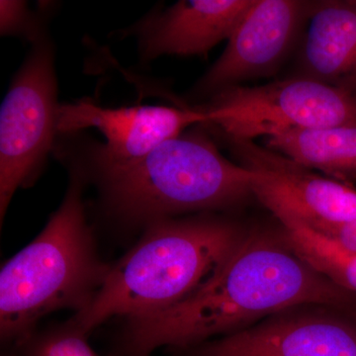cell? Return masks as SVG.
Listing matches in <instances>:
<instances>
[{
  "instance_id": "obj_1",
  "label": "cell",
  "mask_w": 356,
  "mask_h": 356,
  "mask_svg": "<svg viewBox=\"0 0 356 356\" xmlns=\"http://www.w3.org/2000/svg\"><path fill=\"white\" fill-rule=\"evenodd\" d=\"M355 304V294L334 284L294 252L283 229H255L189 298L153 315L128 318L119 350L121 356H149L163 346L178 353L295 307L346 309Z\"/></svg>"
},
{
  "instance_id": "obj_2",
  "label": "cell",
  "mask_w": 356,
  "mask_h": 356,
  "mask_svg": "<svg viewBox=\"0 0 356 356\" xmlns=\"http://www.w3.org/2000/svg\"><path fill=\"white\" fill-rule=\"evenodd\" d=\"M60 137L56 154L95 180L106 211L121 221L147 225L192 211L222 209L254 195L257 173L225 158L201 131L180 134L129 161L105 158L74 134Z\"/></svg>"
},
{
  "instance_id": "obj_3",
  "label": "cell",
  "mask_w": 356,
  "mask_h": 356,
  "mask_svg": "<svg viewBox=\"0 0 356 356\" xmlns=\"http://www.w3.org/2000/svg\"><path fill=\"white\" fill-rule=\"evenodd\" d=\"M146 226L90 305L70 321L83 334L113 317H144L181 303L218 273L245 235L236 222L209 215Z\"/></svg>"
},
{
  "instance_id": "obj_4",
  "label": "cell",
  "mask_w": 356,
  "mask_h": 356,
  "mask_svg": "<svg viewBox=\"0 0 356 356\" xmlns=\"http://www.w3.org/2000/svg\"><path fill=\"white\" fill-rule=\"evenodd\" d=\"M64 201L39 236L2 266L0 337L18 346L51 312L90 305L111 266L100 261L86 220L83 175L70 165Z\"/></svg>"
},
{
  "instance_id": "obj_5",
  "label": "cell",
  "mask_w": 356,
  "mask_h": 356,
  "mask_svg": "<svg viewBox=\"0 0 356 356\" xmlns=\"http://www.w3.org/2000/svg\"><path fill=\"white\" fill-rule=\"evenodd\" d=\"M201 108L222 138L254 140L293 129L356 126L353 93L300 76L220 91Z\"/></svg>"
},
{
  "instance_id": "obj_6",
  "label": "cell",
  "mask_w": 356,
  "mask_h": 356,
  "mask_svg": "<svg viewBox=\"0 0 356 356\" xmlns=\"http://www.w3.org/2000/svg\"><path fill=\"white\" fill-rule=\"evenodd\" d=\"M53 44L44 33L14 76L0 109V219L15 192L34 184L54 151L57 79Z\"/></svg>"
},
{
  "instance_id": "obj_7",
  "label": "cell",
  "mask_w": 356,
  "mask_h": 356,
  "mask_svg": "<svg viewBox=\"0 0 356 356\" xmlns=\"http://www.w3.org/2000/svg\"><path fill=\"white\" fill-rule=\"evenodd\" d=\"M311 6L312 2L298 0H254L194 93L213 96L275 72L309 17Z\"/></svg>"
},
{
  "instance_id": "obj_8",
  "label": "cell",
  "mask_w": 356,
  "mask_h": 356,
  "mask_svg": "<svg viewBox=\"0 0 356 356\" xmlns=\"http://www.w3.org/2000/svg\"><path fill=\"white\" fill-rule=\"evenodd\" d=\"M313 306L280 312L177 356H356L355 323Z\"/></svg>"
},
{
  "instance_id": "obj_9",
  "label": "cell",
  "mask_w": 356,
  "mask_h": 356,
  "mask_svg": "<svg viewBox=\"0 0 356 356\" xmlns=\"http://www.w3.org/2000/svg\"><path fill=\"white\" fill-rule=\"evenodd\" d=\"M201 107L133 106L104 108L88 99L58 104V136L88 128L102 132L106 143L89 140L96 152L115 161L142 158L165 140L195 124L207 123Z\"/></svg>"
},
{
  "instance_id": "obj_10",
  "label": "cell",
  "mask_w": 356,
  "mask_h": 356,
  "mask_svg": "<svg viewBox=\"0 0 356 356\" xmlns=\"http://www.w3.org/2000/svg\"><path fill=\"white\" fill-rule=\"evenodd\" d=\"M222 139L240 165L257 173L254 194L273 196L304 220L334 224L355 221V189L254 140Z\"/></svg>"
},
{
  "instance_id": "obj_11",
  "label": "cell",
  "mask_w": 356,
  "mask_h": 356,
  "mask_svg": "<svg viewBox=\"0 0 356 356\" xmlns=\"http://www.w3.org/2000/svg\"><path fill=\"white\" fill-rule=\"evenodd\" d=\"M254 0H181L140 21L133 31L143 60L202 56L229 39Z\"/></svg>"
},
{
  "instance_id": "obj_12",
  "label": "cell",
  "mask_w": 356,
  "mask_h": 356,
  "mask_svg": "<svg viewBox=\"0 0 356 356\" xmlns=\"http://www.w3.org/2000/svg\"><path fill=\"white\" fill-rule=\"evenodd\" d=\"M301 50L306 77L356 89V1L312 2Z\"/></svg>"
},
{
  "instance_id": "obj_13",
  "label": "cell",
  "mask_w": 356,
  "mask_h": 356,
  "mask_svg": "<svg viewBox=\"0 0 356 356\" xmlns=\"http://www.w3.org/2000/svg\"><path fill=\"white\" fill-rule=\"evenodd\" d=\"M266 144L336 180L356 175V126L293 129L266 138Z\"/></svg>"
},
{
  "instance_id": "obj_14",
  "label": "cell",
  "mask_w": 356,
  "mask_h": 356,
  "mask_svg": "<svg viewBox=\"0 0 356 356\" xmlns=\"http://www.w3.org/2000/svg\"><path fill=\"white\" fill-rule=\"evenodd\" d=\"M255 196L280 220L294 252L325 278L356 295V250L323 235L268 194Z\"/></svg>"
},
{
  "instance_id": "obj_15",
  "label": "cell",
  "mask_w": 356,
  "mask_h": 356,
  "mask_svg": "<svg viewBox=\"0 0 356 356\" xmlns=\"http://www.w3.org/2000/svg\"><path fill=\"white\" fill-rule=\"evenodd\" d=\"M88 334L67 323L60 329L33 334L16 346L15 356H97L88 343Z\"/></svg>"
},
{
  "instance_id": "obj_16",
  "label": "cell",
  "mask_w": 356,
  "mask_h": 356,
  "mask_svg": "<svg viewBox=\"0 0 356 356\" xmlns=\"http://www.w3.org/2000/svg\"><path fill=\"white\" fill-rule=\"evenodd\" d=\"M43 20L28 8L25 1H0V32L2 36L24 37L34 43L44 34Z\"/></svg>"
},
{
  "instance_id": "obj_17",
  "label": "cell",
  "mask_w": 356,
  "mask_h": 356,
  "mask_svg": "<svg viewBox=\"0 0 356 356\" xmlns=\"http://www.w3.org/2000/svg\"><path fill=\"white\" fill-rule=\"evenodd\" d=\"M299 219L311 228L320 232L323 235L337 241L344 247L356 250V220L353 222H343V224H334V222L316 221V220H304L300 217Z\"/></svg>"
},
{
  "instance_id": "obj_18",
  "label": "cell",
  "mask_w": 356,
  "mask_h": 356,
  "mask_svg": "<svg viewBox=\"0 0 356 356\" xmlns=\"http://www.w3.org/2000/svg\"><path fill=\"white\" fill-rule=\"evenodd\" d=\"M353 309H355V316H356V306H355V308H353Z\"/></svg>"
}]
</instances>
